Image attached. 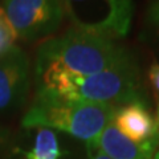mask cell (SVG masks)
<instances>
[{"mask_svg":"<svg viewBox=\"0 0 159 159\" xmlns=\"http://www.w3.org/2000/svg\"><path fill=\"white\" fill-rule=\"evenodd\" d=\"M152 159H159V150H158V152L155 154V155H154V158Z\"/></svg>","mask_w":159,"mask_h":159,"instance_id":"14","label":"cell"},{"mask_svg":"<svg viewBox=\"0 0 159 159\" xmlns=\"http://www.w3.org/2000/svg\"><path fill=\"white\" fill-rule=\"evenodd\" d=\"M64 16L76 29L118 39L130 31L133 0H60Z\"/></svg>","mask_w":159,"mask_h":159,"instance_id":"4","label":"cell"},{"mask_svg":"<svg viewBox=\"0 0 159 159\" xmlns=\"http://www.w3.org/2000/svg\"><path fill=\"white\" fill-rule=\"evenodd\" d=\"M89 158H90V159H110L109 157H106L105 154H102L101 151H96L93 155H90Z\"/></svg>","mask_w":159,"mask_h":159,"instance_id":"13","label":"cell"},{"mask_svg":"<svg viewBox=\"0 0 159 159\" xmlns=\"http://www.w3.org/2000/svg\"><path fill=\"white\" fill-rule=\"evenodd\" d=\"M127 61H131L130 54L114 39L72 28L40 45L34 72L57 69L76 76H90Z\"/></svg>","mask_w":159,"mask_h":159,"instance_id":"2","label":"cell"},{"mask_svg":"<svg viewBox=\"0 0 159 159\" xmlns=\"http://www.w3.org/2000/svg\"><path fill=\"white\" fill-rule=\"evenodd\" d=\"M17 34L15 32L11 21L8 20L3 7H0V57L13 47Z\"/></svg>","mask_w":159,"mask_h":159,"instance_id":"10","label":"cell"},{"mask_svg":"<svg viewBox=\"0 0 159 159\" xmlns=\"http://www.w3.org/2000/svg\"><path fill=\"white\" fill-rule=\"evenodd\" d=\"M0 139H2V131H0Z\"/></svg>","mask_w":159,"mask_h":159,"instance_id":"15","label":"cell"},{"mask_svg":"<svg viewBox=\"0 0 159 159\" xmlns=\"http://www.w3.org/2000/svg\"><path fill=\"white\" fill-rule=\"evenodd\" d=\"M117 106L109 103L65 99L45 93H36L33 105L24 116L25 129L43 127L70 134L86 143L89 157L96 152L99 135L113 122Z\"/></svg>","mask_w":159,"mask_h":159,"instance_id":"3","label":"cell"},{"mask_svg":"<svg viewBox=\"0 0 159 159\" xmlns=\"http://www.w3.org/2000/svg\"><path fill=\"white\" fill-rule=\"evenodd\" d=\"M3 9L24 41H34L57 31L64 20L60 0H3Z\"/></svg>","mask_w":159,"mask_h":159,"instance_id":"5","label":"cell"},{"mask_svg":"<svg viewBox=\"0 0 159 159\" xmlns=\"http://www.w3.org/2000/svg\"><path fill=\"white\" fill-rule=\"evenodd\" d=\"M159 146V134L146 142L135 143L126 138L114 123H109L96 143V151H101L110 159H152Z\"/></svg>","mask_w":159,"mask_h":159,"instance_id":"7","label":"cell"},{"mask_svg":"<svg viewBox=\"0 0 159 159\" xmlns=\"http://www.w3.org/2000/svg\"><path fill=\"white\" fill-rule=\"evenodd\" d=\"M29 60L19 47L0 57V113L20 107L29 90Z\"/></svg>","mask_w":159,"mask_h":159,"instance_id":"6","label":"cell"},{"mask_svg":"<svg viewBox=\"0 0 159 159\" xmlns=\"http://www.w3.org/2000/svg\"><path fill=\"white\" fill-rule=\"evenodd\" d=\"M34 73L37 93L113 106L133 102L145 103L142 84L133 60L90 76H76L57 69Z\"/></svg>","mask_w":159,"mask_h":159,"instance_id":"1","label":"cell"},{"mask_svg":"<svg viewBox=\"0 0 159 159\" xmlns=\"http://www.w3.org/2000/svg\"><path fill=\"white\" fill-rule=\"evenodd\" d=\"M114 126L126 138L135 143L146 142L159 134V126L146 109V103L133 102L116 110Z\"/></svg>","mask_w":159,"mask_h":159,"instance_id":"8","label":"cell"},{"mask_svg":"<svg viewBox=\"0 0 159 159\" xmlns=\"http://www.w3.org/2000/svg\"><path fill=\"white\" fill-rule=\"evenodd\" d=\"M147 19L151 24L159 27V0H152L147 11Z\"/></svg>","mask_w":159,"mask_h":159,"instance_id":"12","label":"cell"},{"mask_svg":"<svg viewBox=\"0 0 159 159\" xmlns=\"http://www.w3.org/2000/svg\"><path fill=\"white\" fill-rule=\"evenodd\" d=\"M62 151L58 139L51 129L40 127L36 134L33 147L25 152V159H60Z\"/></svg>","mask_w":159,"mask_h":159,"instance_id":"9","label":"cell"},{"mask_svg":"<svg viewBox=\"0 0 159 159\" xmlns=\"http://www.w3.org/2000/svg\"><path fill=\"white\" fill-rule=\"evenodd\" d=\"M148 80H150V85L152 89V96L155 99L157 105V123L159 126V64L154 62L148 69Z\"/></svg>","mask_w":159,"mask_h":159,"instance_id":"11","label":"cell"}]
</instances>
